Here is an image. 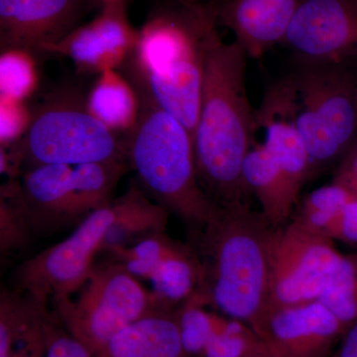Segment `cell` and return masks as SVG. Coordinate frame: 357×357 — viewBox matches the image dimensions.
<instances>
[{
    "label": "cell",
    "mask_w": 357,
    "mask_h": 357,
    "mask_svg": "<svg viewBox=\"0 0 357 357\" xmlns=\"http://www.w3.org/2000/svg\"><path fill=\"white\" fill-rule=\"evenodd\" d=\"M218 2L172 0L157 6L121 67L138 96L175 116L192 137L206 53L218 32Z\"/></svg>",
    "instance_id": "1"
},
{
    "label": "cell",
    "mask_w": 357,
    "mask_h": 357,
    "mask_svg": "<svg viewBox=\"0 0 357 357\" xmlns=\"http://www.w3.org/2000/svg\"><path fill=\"white\" fill-rule=\"evenodd\" d=\"M246 58L236 42L225 43L218 32L204 64L192 146L199 185L220 208L251 206L243 168L257 122L246 91Z\"/></svg>",
    "instance_id": "2"
},
{
    "label": "cell",
    "mask_w": 357,
    "mask_h": 357,
    "mask_svg": "<svg viewBox=\"0 0 357 357\" xmlns=\"http://www.w3.org/2000/svg\"><path fill=\"white\" fill-rule=\"evenodd\" d=\"M275 229L261 211L237 206L220 208L206 227L189 234L202 266L197 293L255 333L269 307Z\"/></svg>",
    "instance_id": "3"
},
{
    "label": "cell",
    "mask_w": 357,
    "mask_h": 357,
    "mask_svg": "<svg viewBox=\"0 0 357 357\" xmlns=\"http://www.w3.org/2000/svg\"><path fill=\"white\" fill-rule=\"evenodd\" d=\"M138 100L137 121L124 136L134 180L155 203L183 220L189 234L199 231L220 208L199 185L191 133L158 105Z\"/></svg>",
    "instance_id": "4"
},
{
    "label": "cell",
    "mask_w": 357,
    "mask_h": 357,
    "mask_svg": "<svg viewBox=\"0 0 357 357\" xmlns=\"http://www.w3.org/2000/svg\"><path fill=\"white\" fill-rule=\"evenodd\" d=\"M24 134L1 149V173L11 178L41 165L77 166L93 162L128 160L126 139L119 137L89 109L86 96L75 88L51 91L30 109Z\"/></svg>",
    "instance_id": "5"
},
{
    "label": "cell",
    "mask_w": 357,
    "mask_h": 357,
    "mask_svg": "<svg viewBox=\"0 0 357 357\" xmlns=\"http://www.w3.org/2000/svg\"><path fill=\"white\" fill-rule=\"evenodd\" d=\"M311 159L312 176L357 142V74L347 65L298 61L279 79Z\"/></svg>",
    "instance_id": "6"
},
{
    "label": "cell",
    "mask_w": 357,
    "mask_h": 357,
    "mask_svg": "<svg viewBox=\"0 0 357 357\" xmlns=\"http://www.w3.org/2000/svg\"><path fill=\"white\" fill-rule=\"evenodd\" d=\"M76 299L56 304L68 332L93 356L135 321L174 309L172 303L150 292L121 263L95 266Z\"/></svg>",
    "instance_id": "7"
},
{
    "label": "cell",
    "mask_w": 357,
    "mask_h": 357,
    "mask_svg": "<svg viewBox=\"0 0 357 357\" xmlns=\"http://www.w3.org/2000/svg\"><path fill=\"white\" fill-rule=\"evenodd\" d=\"M344 256L335 248L332 239L293 218L276 227L272 241L268 310L321 299Z\"/></svg>",
    "instance_id": "8"
},
{
    "label": "cell",
    "mask_w": 357,
    "mask_h": 357,
    "mask_svg": "<svg viewBox=\"0 0 357 357\" xmlns=\"http://www.w3.org/2000/svg\"><path fill=\"white\" fill-rule=\"evenodd\" d=\"M112 203L84 218L64 241L21 264L14 274L16 289L45 305L72 298L95 268L93 260L114 220Z\"/></svg>",
    "instance_id": "9"
},
{
    "label": "cell",
    "mask_w": 357,
    "mask_h": 357,
    "mask_svg": "<svg viewBox=\"0 0 357 357\" xmlns=\"http://www.w3.org/2000/svg\"><path fill=\"white\" fill-rule=\"evenodd\" d=\"M283 43L297 61L356 60L357 0H301Z\"/></svg>",
    "instance_id": "10"
},
{
    "label": "cell",
    "mask_w": 357,
    "mask_h": 357,
    "mask_svg": "<svg viewBox=\"0 0 357 357\" xmlns=\"http://www.w3.org/2000/svg\"><path fill=\"white\" fill-rule=\"evenodd\" d=\"M100 0H0L1 52L48 54Z\"/></svg>",
    "instance_id": "11"
},
{
    "label": "cell",
    "mask_w": 357,
    "mask_h": 357,
    "mask_svg": "<svg viewBox=\"0 0 357 357\" xmlns=\"http://www.w3.org/2000/svg\"><path fill=\"white\" fill-rule=\"evenodd\" d=\"M130 0H102L93 20L49 49L48 54L70 58L83 74H102L121 67L138 38L128 18Z\"/></svg>",
    "instance_id": "12"
},
{
    "label": "cell",
    "mask_w": 357,
    "mask_h": 357,
    "mask_svg": "<svg viewBox=\"0 0 357 357\" xmlns=\"http://www.w3.org/2000/svg\"><path fill=\"white\" fill-rule=\"evenodd\" d=\"M347 328L319 301L268 310L256 330L271 357H324Z\"/></svg>",
    "instance_id": "13"
},
{
    "label": "cell",
    "mask_w": 357,
    "mask_h": 357,
    "mask_svg": "<svg viewBox=\"0 0 357 357\" xmlns=\"http://www.w3.org/2000/svg\"><path fill=\"white\" fill-rule=\"evenodd\" d=\"M73 168L37 166L25 171L21 182L10 181L35 236H49L83 222L72 188Z\"/></svg>",
    "instance_id": "14"
},
{
    "label": "cell",
    "mask_w": 357,
    "mask_h": 357,
    "mask_svg": "<svg viewBox=\"0 0 357 357\" xmlns=\"http://www.w3.org/2000/svg\"><path fill=\"white\" fill-rule=\"evenodd\" d=\"M256 122L257 129L264 131L263 144L278 167L289 198L296 206L303 185L312 177L311 159L278 81L265 93L261 107L256 110Z\"/></svg>",
    "instance_id": "15"
},
{
    "label": "cell",
    "mask_w": 357,
    "mask_h": 357,
    "mask_svg": "<svg viewBox=\"0 0 357 357\" xmlns=\"http://www.w3.org/2000/svg\"><path fill=\"white\" fill-rule=\"evenodd\" d=\"M301 0H220L218 25L234 33L248 57L283 43Z\"/></svg>",
    "instance_id": "16"
},
{
    "label": "cell",
    "mask_w": 357,
    "mask_h": 357,
    "mask_svg": "<svg viewBox=\"0 0 357 357\" xmlns=\"http://www.w3.org/2000/svg\"><path fill=\"white\" fill-rule=\"evenodd\" d=\"M95 357H190L177 312L164 311L135 321L115 335Z\"/></svg>",
    "instance_id": "17"
},
{
    "label": "cell",
    "mask_w": 357,
    "mask_h": 357,
    "mask_svg": "<svg viewBox=\"0 0 357 357\" xmlns=\"http://www.w3.org/2000/svg\"><path fill=\"white\" fill-rule=\"evenodd\" d=\"M112 206L114 220L103 238L100 252L126 248L145 237L166 232L170 213L150 199L135 180Z\"/></svg>",
    "instance_id": "18"
},
{
    "label": "cell",
    "mask_w": 357,
    "mask_h": 357,
    "mask_svg": "<svg viewBox=\"0 0 357 357\" xmlns=\"http://www.w3.org/2000/svg\"><path fill=\"white\" fill-rule=\"evenodd\" d=\"M243 175L268 222L279 227L291 220L295 206L289 198L278 167L263 143H253L244 160Z\"/></svg>",
    "instance_id": "19"
},
{
    "label": "cell",
    "mask_w": 357,
    "mask_h": 357,
    "mask_svg": "<svg viewBox=\"0 0 357 357\" xmlns=\"http://www.w3.org/2000/svg\"><path fill=\"white\" fill-rule=\"evenodd\" d=\"M89 109L115 133L128 134L139 115V100L128 79L115 70L100 75L86 96Z\"/></svg>",
    "instance_id": "20"
},
{
    "label": "cell",
    "mask_w": 357,
    "mask_h": 357,
    "mask_svg": "<svg viewBox=\"0 0 357 357\" xmlns=\"http://www.w3.org/2000/svg\"><path fill=\"white\" fill-rule=\"evenodd\" d=\"M47 305L22 291L3 289L0 295V357H10L14 347L47 321Z\"/></svg>",
    "instance_id": "21"
},
{
    "label": "cell",
    "mask_w": 357,
    "mask_h": 357,
    "mask_svg": "<svg viewBox=\"0 0 357 357\" xmlns=\"http://www.w3.org/2000/svg\"><path fill=\"white\" fill-rule=\"evenodd\" d=\"M203 297L195 293L177 312L183 344L190 356L203 354L206 345L229 324V319L213 316L204 310Z\"/></svg>",
    "instance_id": "22"
},
{
    "label": "cell",
    "mask_w": 357,
    "mask_h": 357,
    "mask_svg": "<svg viewBox=\"0 0 357 357\" xmlns=\"http://www.w3.org/2000/svg\"><path fill=\"white\" fill-rule=\"evenodd\" d=\"M352 196L354 195L342 185L333 182L305 196L296 206L297 211L292 218L312 231L324 236L326 227Z\"/></svg>",
    "instance_id": "23"
},
{
    "label": "cell",
    "mask_w": 357,
    "mask_h": 357,
    "mask_svg": "<svg viewBox=\"0 0 357 357\" xmlns=\"http://www.w3.org/2000/svg\"><path fill=\"white\" fill-rule=\"evenodd\" d=\"M38 84L36 56L24 50L1 52L0 93L1 98L24 102Z\"/></svg>",
    "instance_id": "24"
},
{
    "label": "cell",
    "mask_w": 357,
    "mask_h": 357,
    "mask_svg": "<svg viewBox=\"0 0 357 357\" xmlns=\"http://www.w3.org/2000/svg\"><path fill=\"white\" fill-rule=\"evenodd\" d=\"M319 302L328 307L345 328L357 321V256H344Z\"/></svg>",
    "instance_id": "25"
},
{
    "label": "cell",
    "mask_w": 357,
    "mask_h": 357,
    "mask_svg": "<svg viewBox=\"0 0 357 357\" xmlns=\"http://www.w3.org/2000/svg\"><path fill=\"white\" fill-rule=\"evenodd\" d=\"M34 231L20 202L14 195L13 185L1 187L0 199V252L2 255L27 248Z\"/></svg>",
    "instance_id": "26"
},
{
    "label": "cell",
    "mask_w": 357,
    "mask_h": 357,
    "mask_svg": "<svg viewBox=\"0 0 357 357\" xmlns=\"http://www.w3.org/2000/svg\"><path fill=\"white\" fill-rule=\"evenodd\" d=\"M0 139L1 146L7 147L24 134L31 114L23 102L6 98H0Z\"/></svg>",
    "instance_id": "27"
},
{
    "label": "cell",
    "mask_w": 357,
    "mask_h": 357,
    "mask_svg": "<svg viewBox=\"0 0 357 357\" xmlns=\"http://www.w3.org/2000/svg\"><path fill=\"white\" fill-rule=\"evenodd\" d=\"M324 236L332 241L357 244V198H352L344 204L337 217L326 227Z\"/></svg>",
    "instance_id": "28"
},
{
    "label": "cell",
    "mask_w": 357,
    "mask_h": 357,
    "mask_svg": "<svg viewBox=\"0 0 357 357\" xmlns=\"http://www.w3.org/2000/svg\"><path fill=\"white\" fill-rule=\"evenodd\" d=\"M46 357H95L70 333L58 332L47 321Z\"/></svg>",
    "instance_id": "29"
},
{
    "label": "cell",
    "mask_w": 357,
    "mask_h": 357,
    "mask_svg": "<svg viewBox=\"0 0 357 357\" xmlns=\"http://www.w3.org/2000/svg\"><path fill=\"white\" fill-rule=\"evenodd\" d=\"M333 182L342 185L357 198V142L338 162Z\"/></svg>",
    "instance_id": "30"
},
{
    "label": "cell",
    "mask_w": 357,
    "mask_h": 357,
    "mask_svg": "<svg viewBox=\"0 0 357 357\" xmlns=\"http://www.w3.org/2000/svg\"><path fill=\"white\" fill-rule=\"evenodd\" d=\"M46 325L23 340V347L10 357H46Z\"/></svg>",
    "instance_id": "31"
},
{
    "label": "cell",
    "mask_w": 357,
    "mask_h": 357,
    "mask_svg": "<svg viewBox=\"0 0 357 357\" xmlns=\"http://www.w3.org/2000/svg\"><path fill=\"white\" fill-rule=\"evenodd\" d=\"M335 357H357V321L345 330Z\"/></svg>",
    "instance_id": "32"
},
{
    "label": "cell",
    "mask_w": 357,
    "mask_h": 357,
    "mask_svg": "<svg viewBox=\"0 0 357 357\" xmlns=\"http://www.w3.org/2000/svg\"><path fill=\"white\" fill-rule=\"evenodd\" d=\"M243 357H271L270 356V354H268L266 349H263L261 351H258L256 352H253V354H248V356H243Z\"/></svg>",
    "instance_id": "33"
},
{
    "label": "cell",
    "mask_w": 357,
    "mask_h": 357,
    "mask_svg": "<svg viewBox=\"0 0 357 357\" xmlns=\"http://www.w3.org/2000/svg\"><path fill=\"white\" fill-rule=\"evenodd\" d=\"M183 1H185V2H199V1H204V0H183Z\"/></svg>",
    "instance_id": "34"
},
{
    "label": "cell",
    "mask_w": 357,
    "mask_h": 357,
    "mask_svg": "<svg viewBox=\"0 0 357 357\" xmlns=\"http://www.w3.org/2000/svg\"><path fill=\"white\" fill-rule=\"evenodd\" d=\"M100 3H102V0H100Z\"/></svg>",
    "instance_id": "35"
}]
</instances>
